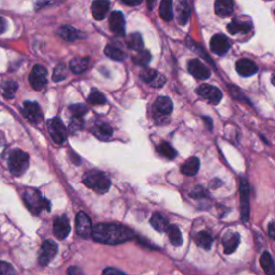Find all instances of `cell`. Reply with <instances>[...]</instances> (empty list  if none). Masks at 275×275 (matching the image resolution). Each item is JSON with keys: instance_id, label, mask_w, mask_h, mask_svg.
Listing matches in <instances>:
<instances>
[{"instance_id": "39", "label": "cell", "mask_w": 275, "mask_h": 275, "mask_svg": "<svg viewBox=\"0 0 275 275\" xmlns=\"http://www.w3.org/2000/svg\"><path fill=\"white\" fill-rule=\"evenodd\" d=\"M67 71H68V69H67V66L65 64L63 63L58 64L55 67L54 72H53V81L54 82L63 81V80L67 78Z\"/></svg>"}, {"instance_id": "9", "label": "cell", "mask_w": 275, "mask_h": 275, "mask_svg": "<svg viewBox=\"0 0 275 275\" xmlns=\"http://www.w3.org/2000/svg\"><path fill=\"white\" fill-rule=\"evenodd\" d=\"M92 226L91 218L85 213L80 212L76 217V231L79 237L89 239L92 233Z\"/></svg>"}, {"instance_id": "24", "label": "cell", "mask_w": 275, "mask_h": 275, "mask_svg": "<svg viewBox=\"0 0 275 275\" xmlns=\"http://www.w3.org/2000/svg\"><path fill=\"white\" fill-rule=\"evenodd\" d=\"M200 168V159L198 157H191L181 167V172H182L184 176L187 177H193L196 176L199 171Z\"/></svg>"}, {"instance_id": "37", "label": "cell", "mask_w": 275, "mask_h": 275, "mask_svg": "<svg viewBox=\"0 0 275 275\" xmlns=\"http://www.w3.org/2000/svg\"><path fill=\"white\" fill-rule=\"evenodd\" d=\"M157 151L160 154V155L168 158V159H173L174 157L177 156V151L173 149V147L167 142H163L160 143L157 146Z\"/></svg>"}, {"instance_id": "19", "label": "cell", "mask_w": 275, "mask_h": 275, "mask_svg": "<svg viewBox=\"0 0 275 275\" xmlns=\"http://www.w3.org/2000/svg\"><path fill=\"white\" fill-rule=\"evenodd\" d=\"M110 10L109 0H95L92 3V14L96 21H102Z\"/></svg>"}, {"instance_id": "30", "label": "cell", "mask_w": 275, "mask_h": 275, "mask_svg": "<svg viewBox=\"0 0 275 275\" xmlns=\"http://www.w3.org/2000/svg\"><path fill=\"white\" fill-rule=\"evenodd\" d=\"M194 242L197 243L198 246H200L203 250H210L213 243V238L211 234L206 231H200L194 237Z\"/></svg>"}, {"instance_id": "11", "label": "cell", "mask_w": 275, "mask_h": 275, "mask_svg": "<svg viewBox=\"0 0 275 275\" xmlns=\"http://www.w3.org/2000/svg\"><path fill=\"white\" fill-rule=\"evenodd\" d=\"M58 251V247L54 241L52 240H46L43 242L41 251H40L39 254V264L42 266H46L50 264V261L56 256Z\"/></svg>"}, {"instance_id": "28", "label": "cell", "mask_w": 275, "mask_h": 275, "mask_svg": "<svg viewBox=\"0 0 275 275\" xmlns=\"http://www.w3.org/2000/svg\"><path fill=\"white\" fill-rule=\"evenodd\" d=\"M260 266L267 275H275V265L269 252H264L261 254Z\"/></svg>"}, {"instance_id": "36", "label": "cell", "mask_w": 275, "mask_h": 275, "mask_svg": "<svg viewBox=\"0 0 275 275\" xmlns=\"http://www.w3.org/2000/svg\"><path fill=\"white\" fill-rule=\"evenodd\" d=\"M92 131L100 139H108L113 135V129L109 124L97 125Z\"/></svg>"}, {"instance_id": "48", "label": "cell", "mask_w": 275, "mask_h": 275, "mask_svg": "<svg viewBox=\"0 0 275 275\" xmlns=\"http://www.w3.org/2000/svg\"><path fill=\"white\" fill-rule=\"evenodd\" d=\"M6 26H8V23H6V19L2 16H0V35L6 30Z\"/></svg>"}, {"instance_id": "31", "label": "cell", "mask_w": 275, "mask_h": 275, "mask_svg": "<svg viewBox=\"0 0 275 275\" xmlns=\"http://www.w3.org/2000/svg\"><path fill=\"white\" fill-rule=\"evenodd\" d=\"M159 15L166 22L171 21L173 18L172 0H162L159 5Z\"/></svg>"}, {"instance_id": "41", "label": "cell", "mask_w": 275, "mask_h": 275, "mask_svg": "<svg viewBox=\"0 0 275 275\" xmlns=\"http://www.w3.org/2000/svg\"><path fill=\"white\" fill-rule=\"evenodd\" d=\"M0 275H15V269L6 261L0 260Z\"/></svg>"}, {"instance_id": "25", "label": "cell", "mask_w": 275, "mask_h": 275, "mask_svg": "<svg viewBox=\"0 0 275 275\" xmlns=\"http://www.w3.org/2000/svg\"><path fill=\"white\" fill-rule=\"evenodd\" d=\"M228 31L231 35H238V33H247L252 29V24L248 22L240 21V19H233V21L228 25Z\"/></svg>"}, {"instance_id": "33", "label": "cell", "mask_w": 275, "mask_h": 275, "mask_svg": "<svg viewBox=\"0 0 275 275\" xmlns=\"http://www.w3.org/2000/svg\"><path fill=\"white\" fill-rule=\"evenodd\" d=\"M168 236H169V240L172 245L174 246H181L183 244V238H182V233H181L179 227L176 225L169 226L168 228Z\"/></svg>"}, {"instance_id": "27", "label": "cell", "mask_w": 275, "mask_h": 275, "mask_svg": "<svg viewBox=\"0 0 275 275\" xmlns=\"http://www.w3.org/2000/svg\"><path fill=\"white\" fill-rule=\"evenodd\" d=\"M150 223L152 225V227L158 232H165L168 230V228H169V221L168 219L163 216L162 214L159 213H155L154 215L151 217Z\"/></svg>"}, {"instance_id": "15", "label": "cell", "mask_w": 275, "mask_h": 275, "mask_svg": "<svg viewBox=\"0 0 275 275\" xmlns=\"http://www.w3.org/2000/svg\"><path fill=\"white\" fill-rule=\"evenodd\" d=\"M109 23H110V28L114 35L120 36V37L125 36L126 21H125V17H124L122 12H119V11L113 12L110 16Z\"/></svg>"}, {"instance_id": "29", "label": "cell", "mask_w": 275, "mask_h": 275, "mask_svg": "<svg viewBox=\"0 0 275 275\" xmlns=\"http://www.w3.org/2000/svg\"><path fill=\"white\" fill-rule=\"evenodd\" d=\"M126 44H127V46H128V49H130L132 51H136V52L143 50V48H144L143 38L139 32L131 33V35L127 38Z\"/></svg>"}, {"instance_id": "52", "label": "cell", "mask_w": 275, "mask_h": 275, "mask_svg": "<svg viewBox=\"0 0 275 275\" xmlns=\"http://www.w3.org/2000/svg\"><path fill=\"white\" fill-rule=\"evenodd\" d=\"M271 82H272V84L275 86V72L273 73V75H272V78H271Z\"/></svg>"}, {"instance_id": "43", "label": "cell", "mask_w": 275, "mask_h": 275, "mask_svg": "<svg viewBox=\"0 0 275 275\" xmlns=\"http://www.w3.org/2000/svg\"><path fill=\"white\" fill-rule=\"evenodd\" d=\"M229 91H230V93H231V96L234 98V99H237V100H244L245 97L243 96V92H241L238 87L236 86H233V85H229Z\"/></svg>"}, {"instance_id": "5", "label": "cell", "mask_w": 275, "mask_h": 275, "mask_svg": "<svg viewBox=\"0 0 275 275\" xmlns=\"http://www.w3.org/2000/svg\"><path fill=\"white\" fill-rule=\"evenodd\" d=\"M250 184L245 178L240 179V216L243 223L250 219Z\"/></svg>"}, {"instance_id": "16", "label": "cell", "mask_w": 275, "mask_h": 275, "mask_svg": "<svg viewBox=\"0 0 275 275\" xmlns=\"http://www.w3.org/2000/svg\"><path fill=\"white\" fill-rule=\"evenodd\" d=\"M211 50L213 53H215L216 55L223 56L227 54V52L230 50V43L229 40L227 39L224 35H215L213 36L210 42Z\"/></svg>"}, {"instance_id": "8", "label": "cell", "mask_w": 275, "mask_h": 275, "mask_svg": "<svg viewBox=\"0 0 275 275\" xmlns=\"http://www.w3.org/2000/svg\"><path fill=\"white\" fill-rule=\"evenodd\" d=\"M200 97L206 99L212 104H218L223 99V92L216 86L210 84H202L196 90Z\"/></svg>"}, {"instance_id": "14", "label": "cell", "mask_w": 275, "mask_h": 275, "mask_svg": "<svg viewBox=\"0 0 275 275\" xmlns=\"http://www.w3.org/2000/svg\"><path fill=\"white\" fill-rule=\"evenodd\" d=\"M188 71L191 76L199 80H206L211 77V70L199 59L189 60Z\"/></svg>"}, {"instance_id": "26", "label": "cell", "mask_w": 275, "mask_h": 275, "mask_svg": "<svg viewBox=\"0 0 275 275\" xmlns=\"http://www.w3.org/2000/svg\"><path fill=\"white\" fill-rule=\"evenodd\" d=\"M89 65L90 57H77L73 58L69 63V69L76 75H81V73L86 71Z\"/></svg>"}, {"instance_id": "38", "label": "cell", "mask_w": 275, "mask_h": 275, "mask_svg": "<svg viewBox=\"0 0 275 275\" xmlns=\"http://www.w3.org/2000/svg\"><path fill=\"white\" fill-rule=\"evenodd\" d=\"M89 102L93 105H102L106 103V98L104 97L101 92L98 90H92L90 96H89Z\"/></svg>"}, {"instance_id": "44", "label": "cell", "mask_w": 275, "mask_h": 275, "mask_svg": "<svg viewBox=\"0 0 275 275\" xmlns=\"http://www.w3.org/2000/svg\"><path fill=\"white\" fill-rule=\"evenodd\" d=\"M83 126V120L81 117H73V120L70 123V129L76 131L78 129H81Z\"/></svg>"}, {"instance_id": "40", "label": "cell", "mask_w": 275, "mask_h": 275, "mask_svg": "<svg viewBox=\"0 0 275 275\" xmlns=\"http://www.w3.org/2000/svg\"><path fill=\"white\" fill-rule=\"evenodd\" d=\"M73 117H81L87 113V108L84 104H72L69 108Z\"/></svg>"}, {"instance_id": "3", "label": "cell", "mask_w": 275, "mask_h": 275, "mask_svg": "<svg viewBox=\"0 0 275 275\" xmlns=\"http://www.w3.org/2000/svg\"><path fill=\"white\" fill-rule=\"evenodd\" d=\"M23 199L26 206L28 207L29 211L33 214H40L42 211H51V202L42 197L40 191L27 188L23 192Z\"/></svg>"}, {"instance_id": "17", "label": "cell", "mask_w": 275, "mask_h": 275, "mask_svg": "<svg viewBox=\"0 0 275 275\" xmlns=\"http://www.w3.org/2000/svg\"><path fill=\"white\" fill-rule=\"evenodd\" d=\"M236 69L241 77L247 78V77L254 76L255 73H257L258 67L253 62V60L248 58H242V59H239L237 62Z\"/></svg>"}, {"instance_id": "7", "label": "cell", "mask_w": 275, "mask_h": 275, "mask_svg": "<svg viewBox=\"0 0 275 275\" xmlns=\"http://www.w3.org/2000/svg\"><path fill=\"white\" fill-rule=\"evenodd\" d=\"M48 71L41 65H35L29 75V83L33 90L41 91L48 83Z\"/></svg>"}, {"instance_id": "13", "label": "cell", "mask_w": 275, "mask_h": 275, "mask_svg": "<svg viewBox=\"0 0 275 275\" xmlns=\"http://www.w3.org/2000/svg\"><path fill=\"white\" fill-rule=\"evenodd\" d=\"M22 112L25 118L33 124L40 123L43 118L41 108H40V105L37 102L25 101Z\"/></svg>"}, {"instance_id": "20", "label": "cell", "mask_w": 275, "mask_h": 275, "mask_svg": "<svg viewBox=\"0 0 275 275\" xmlns=\"http://www.w3.org/2000/svg\"><path fill=\"white\" fill-rule=\"evenodd\" d=\"M240 234L238 232H227L223 238L224 252L227 255H230L236 252L240 244Z\"/></svg>"}, {"instance_id": "42", "label": "cell", "mask_w": 275, "mask_h": 275, "mask_svg": "<svg viewBox=\"0 0 275 275\" xmlns=\"http://www.w3.org/2000/svg\"><path fill=\"white\" fill-rule=\"evenodd\" d=\"M190 197L193 199H201L207 197V191L202 186H196L190 192Z\"/></svg>"}, {"instance_id": "6", "label": "cell", "mask_w": 275, "mask_h": 275, "mask_svg": "<svg viewBox=\"0 0 275 275\" xmlns=\"http://www.w3.org/2000/svg\"><path fill=\"white\" fill-rule=\"evenodd\" d=\"M173 110V103L170 98L159 97L154 104V118L157 124L167 122V116L170 115Z\"/></svg>"}, {"instance_id": "22", "label": "cell", "mask_w": 275, "mask_h": 275, "mask_svg": "<svg viewBox=\"0 0 275 275\" xmlns=\"http://www.w3.org/2000/svg\"><path fill=\"white\" fill-rule=\"evenodd\" d=\"M57 35L64 39L65 41L68 42H73L76 40L82 38V33L69 25H64L62 27H59L57 30Z\"/></svg>"}, {"instance_id": "49", "label": "cell", "mask_w": 275, "mask_h": 275, "mask_svg": "<svg viewBox=\"0 0 275 275\" xmlns=\"http://www.w3.org/2000/svg\"><path fill=\"white\" fill-rule=\"evenodd\" d=\"M268 232H269V236L271 239L275 240V223H270L269 227H268Z\"/></svg>"}, {"instance_id": "35", "label": "cell", "mask_w": 275, "mask_h": 275, "mask_svg": "<svg viewBox=\"0 0 275 275\" xmlns=\"http://www.w3.org/2000/svg\"><path fill=\"white\" fill-rule=\"evenodd\" d=\"M151 59H152V55L149 51L141 50L137 53L136 56L132 57V62L138 66L144 67V66H147L150 64Z\"/></svg>"}, {"instance_id": "50", "label": "cell", "mask_w": 275, "mask_h": 275, "mask_svg": "<svg viewBox=\"0 0 275 275\" xmlns=\"http://www.w3.org/2000/svg\"><path fill=\"white\" fill-rule=\"evenodd\" d=\"M203 120H204V123H205V125L207 126V128H209V130H212L213 129V120H212V118H210V117H203Z\"/></svg>"}, {"instance_id": "47", "label": "cell", "mask_w": 275, "mask_h": 275, "mask_svg": "<svg viewBox=\"0 0 275 275\" xmlns=\"http://www.w3.org/2000/svg\"><path fill=\"white\" fill-rule=\"evenodd\" d=\"M123 3L129 6H137L139 4L142 3L143 0H122Z\"/></svg>"}, {"instance_id": "46", "label": "cell", "mask_w": 275, "mask_h": 275, "mask_svg": "<svg viewBox=\"0 0 275 275\" xmlns=\"http://www.w3.org/2000/svg\"><path fill=\"white\" fill-rule=\"evenodd\" d=\"M68 275H85L84 272L78 267L72 266L68 269Z\"/></svg>"}, {"instance_id": "18", "label": "cell", "mask_w": 275, "mask_h": 275, "mask_svg": "<svg viewBox=\"0 0 275 275\" xmlns=\"http://www.w3.org/2000/svg\"><path fill=\"white\" fill-rule=\"evenodd\" d=\"M70 230H71V227L68 218L66 216H59L55 218L53 231H54V234L57 239L59 240L66 239L70 233Z\"/></svg>"}, {"instance_id": "34", "label": "cell", "mask_w": 275, "mask_h": 275, "mask_svg": "<svg viewBox=\"0 0 275 275\" xmlns=\"http://www.w3.org/2000/svg\"><path fill=\"white\" fill-rule=\"evenodd\" d=\"M104 54L113 60H117V62H123V60L126 58L125 53L122 50L116 48V46H113V45L105 46Z\"/></svg>"}, {"instance_id": "32", "label": "cell", "mask_w": 275, "mask_h": 275, "mask_svg": "<svg viewBox=\"0 0 275 275\" xmlns=\"http://www.w3.org/2000/svg\"><path fill=\"white\" fill-rule=\"evenodd\" d=\"M18 89V84L15 81H4L0 85V90L2 92V95L6 99H13L15 96V92Z\"/></svg>"}, {"instance_id": "21", "label": "cell", "mask_w": 275, "mask_h": 275, "mask_svg": "<svg viewBox=\"0 0 275 275\" xmlns=\"http://www.w3.org/2000/svg\"><path fill=\"white\" fill-rule=\"evenodd\" d=\"M176 12H177L178 23L180 25L184 26L188 23V19L190 16V8L186 0H178Z\"/></svg>"}, {"instance_id": "4", "label": "cell", "mask_w": 275, "mask_h": 275, "mask_svg": "<svg viewBox=\"0 0 275 275\" xmlns=\"http://www.w3.org/2000/svg\"><path fill=\"white\" fill-rule=\"evenodd\" d=\"M29 166L28 154L22 150L12 151L9 157V168L10 171L15 177H19L27 170Z\"/></svg>"}, {"instance_id": "1", "label": "cell", "mask_w": 275, "mask_h": 275, "mask_svg": "<svg viewBox=\"0 0 275 275\" xmlns=\"http://www.w3.org/2000/svg\"><path fill=\"white\" fill-rule=\"evenodd\" d=\"M135 232L119 224H99L93 227L92 238L99 243L116 245L133 239Z\"/></svg>"}, {"instance_id": "23", "label": "cell", "mask_w": 275, "mask_h": 275, "mask_svg": "<svg viewBox=\"0 0 275 275\" xmlns=\"http://www.w3.org/2000/svg\"><path fill=\"white\" fill-rule=\"evenodd\" d=\"M214 9L219 17L230 16L233 13V0H216Z\"/></svg>"}, {"instance_id": "12", "label": "cell", "mask_w": 275, "mask_h": 275, "mask_svg": "<svg viewBox=\"0 0 275 275\" xmlns=\"http://www.w3.org/2000/svg\"><path fill=\"white\" fill-rule=\"evenodd\" d=\"M140 78L142 79L145 83L150 84L152 87H155V89H159V87L164 86V84L167 81L164 75L150 68L143 69L142 72L140 73Z\"/></svg>"}, {"instance_id": "51", "label": "cell", "mask_w": 275, "mask_h": 275, "mask_svg": "<svg viewBox=\"0 0 275 275\" xmlns=\"http://www.w3.org/2000/svg\"><path fill=\"white\" fill-rule=\"evenodd\" d=\"M155 3H156V0H147V4H149L150 10H153Z\"/></svg>"}, {"instance_id": "10", "label": "cell", "mask_w": 275, "mask_h": 275, "mask_svg": "<svg viewBox=\"0 0 275 275\" xmlns=\"http://www.w3.org/2000/svg\"><path fill=\"white\" fill-rule=\"evenodd\" d=\"M49 131L52 139L57 144L64 143L67 139V130L64 123L58 117L51 119L49 122Z\"/></svg>"}, {"instance_id": "45", "label": "cell", "mask_w": 275, "mask_h": 275, "mask_svg": "<svg viewBox=\"0 0 275 275\" xmlns=\"http://www.w3.org/2000/svg\"><path fill=\"white\" fill-rule=\"evenodd\" d=\"M102 275H127L124 272H122L118 269H115V268H106L104 269Z\"/></svg>"}, {"instance_id": "2", "label": "cell", "mask_w": 275, "mask_h": 275, "mask_svg": "<svg viewBox=\"0 0 275 275\" xmlns=\"http://www.w3.org/2000/svg\"><path fill=\"white\" fill-rule=\"evenodd\" d=\"M82 181L86 187L100 194L108 192L111 187V180L109 177L99 170L87 171L84 173Z\"/></svg>"}]
</instances>
